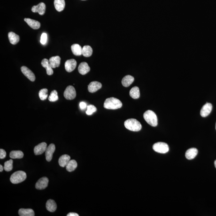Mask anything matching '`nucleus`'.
<instances>
[{
  "mask_svg": "<svg viewBox=\"0 0 216 216\" xmlns=\"http://www.w3.org/2000/svg\"><path fill=\"white\" fill-rule=\"evenodd\" d=\"M122 103L118 99L114 97L107 99L104 102V107L108 109L115 110L122 107Z\"/></svg>",
  "mask_w": 216,
  "mask_h": 216,
  "instance_id": "1",
  "label": "nucleus"
},
{
  "mask_svg": "<svg viewBox=\"0 0 216 216\" xmlns=\"http://www.w3.org/2000/svg\"><path fill=\"white\" fill-rule=\"evenodd\" d=\"M124 125L126 128L132 131H139L142 128L141 123L138 120L134 119H128L126 120L124 123Z\"/></svg>",
  "mask_w": 216,
  "mask_h": 216,
  "instance_id": "2",
  "label": "nucleus"
},
{
  "mask_svg": "<svg viewBox=\"0 0 216 216\" xmlns=\"http://www.w3.org/2000/svg\"><path fill=\"white\" fill-rule=\"evenodd\" d=\"M145 121L152 127H156L158 125V120L156 114L153 111L148 110L143 115Z\"/></svg>",
  "mask_w": 216,
  "mask_h": 216,
  "instance_id": "3",
  "label": "nucleus"
},
{
  "mask_svg": "<svg viewBox=\"0 0 216 216\" xmlns=\"http://www.w3.org/2000/svg\"><path fill=\"white\" fill-rule=\"evenodd\" d=\"M26 178V173L23 171H17L11 175L10 181L13 184L20 183L25 181Z\"/></svg>",
  "mask_w": 216,
  "mask_h": 216,
  "instance_id": "4",
  "label": "nucleus"
},
{
  "mask_svg": "<svg viewBox=\"0 0 216 216\" xmlns=\"http://www.w3.org/2000/svg\"><path fill=\"white\" fill-rule=\"evenodd\" d=\"M153 149L156 152L165 154L169 150V147L167 144L163 142H158L155 143L153 147Z\"/></svg>",
  "mask_w": 216,
  "mask_h": 216,
  "instance_id": "5",
  "label": "nucleus"
},
{
  "mask_svg": "<svg viewBox=\"0 0 216 216\" xmlns=\"http://www.w3.org/2000/svg\"><path fill=\"white\" fill-rule=\"evenodd\" d=\"M64 96L65 98L67 100L74 99L76 96V92L75 88L73 86H68L64 93Z\"/></svg>",
  "mask_w": 216,
  "mask_h": 216,
  "instance_id": "6",
  "label": "nucleus"
},
{
  "mask_svg": "<svg viewBox=\"0 0 216 216\" xmlns=\"http://www.w3.org/2000/svg\"><path fill=\"white\" fill-rule=\"evenodd\" d=\"M49 181V179L47 177H43L41 178L36 183V188L39 190L45 189L47 187Z\"/></svg>",
  "mask_w": 216,
  "mask_h": 216,
  "instance_id": "7",
  "label": "nucleus"
},
{
  "mask_svg": "<svg viewBox=\"0 0 216 216\" xmlns=\"http://www.w3.org/2000/svg\"><path fill=\"white\" fill-rule=\"evenodd\" d=\"M55 150V146L54 144H50L47 147L45 151L46 159L48 162H50L52 159L53 154Z\"/></svg>",
  "mask_w": 216,
  "mask_h": 216,
  "instance_id": "8",
  "label": "nucleus"
},
{
  "mask_svg": "<svg viewBox=\"0 0 216 216\" xmlns=\"http://www.w3.org/2000/svg\"><path fill=\"white\" fill-rule=\"evenodd\" d=\"M77 63L74 59L68 60L65 63V69L69 73L74 71L76 67Z\"/></svg>",
  "mask_w": 216,
  "mask_h": 216,
  "instance_id": "9",
  "label": "nucleus"
},
{
  "mask_svg": "<svg viewBox=\"0 0 216 216\" xmlns=\"http://www.w3.org/2000/svg\"><path fill=\"white\" fill-rule=\"evenodd\" d=\"M21 71L23 74L28 78L31 81L33 82L35 80V77L34 73L28 68L25 66H23L21 67Z\"/></svg>",
  "mask_w": 216,
  "mask_h": 216,
  "instance_id": "10",
  "label": "nucleus"
},
{
  "mask_svg": "<svg viewBox=\"0 0 216 216\" xmlns=\"http://www.w3.org/2000/svg\"><path fill=\"white\" fill-rule=\"evenodd\" d=\"M212 104L210 103H207L203 106L201 110V115L203 117H205L208 116L212 111Z\"/></svg>",
  "mask_w": 216,
  "mask_h": 216,
  "instance_id": "11",
  "label": "nucleus"
},
{
  "mask_svg": "<svg viewBox=\"0 0 216 216\" xmlns=\"http://www.w3.org/2000/svg\"><path fill=\"white\" fill-rule=\"evenodd\" d=\"M31 11L33 12H38L39 14L42 15H44L46 11V5L44 3H41L32 8Z\"/></svg>",
  "mask_w": 216,
  "mask_h": 216,
  "instance_id": "12",
  "label": "nucleus"
},
{
  "mask_svg": "<svg viewBox=\"0 0 216 216\" xmlns=\"http://www.w3.org/2000/svg\"><path fill=\"white\" fill-rule=\"evenodd\" d=\"M47 144L45 142L40 143L38 145L36 146L34 148V154L36 155L42 154L46 150Z\"/></svg>",
  "mask_w": 216,
  "mask_h": 216,
  "instance_id": "13",
  "label": "nucleus"
},
{
  "mask_svg": "<svg viewBox=\"0 0 216 216\" xmlns=\"http://www.w3.org/2000/svg\"><path fill=\"white\" fill-rule=\"evenodd\" d=\"M102 87V84L97 81H93L90 82L88 85V89L89 92H96Z\"/></svg>",
  "mask_w": 216,
  "mask_h": 216,
  "instance_id": "14",
  "label": "nucleus"
},
{
  "mask_svg": "<svg viewBox=\"0 0 216 216\" xmlns=\"http://www.w3.org/2000/svg\"><path fill=\"white\" fill-rule=\"evenodd\" d=\"M90 71V68L86 62H82L78 67V71L80 74L85 75Z\"/></svg>",
  "mask_w": 216,
  "mask_h": 216,
  "instance_id": "15",
  "label": "nucleus"
},
{
  "mask_svg": "<svg viewBox=\"0 0 216 216\" xmlns=\"http://www.w3.org/2000/svg\"><path fill=\"white\" fill-rule=\"evenodd\" d=\"M41 65L45 68L46 70L47 73L48 75H51L53 74V68L49 64V60L47 58H44L42 60L41 62Z\"/></svg>",
  "mask_w": 216,
  "mask_h": 216,
  "instance_id": "16",
  "label": "nucleus"
},
{
  "mask_svg": "<svg viewBox=\"0 0 216 216\" xmlns=\"http://www.w3.org/2000/svg\"><path fill=\"white\" fill-rule=\"evenodd\" d=\"M24 20L33 29H39L41 26V23L37 20H33L29 18H25Z\"/></svg>",
  "mask_w": 216,
  "mask_h": 216,
  "instance_id": "17",
  "label": "nucleus"
},
{
  "mask_svg": "<svg viewBox=\"0 0 216 216\" xmlns=\"http://www.w3.org/2000/svg\"><path fill=\"white\" fill-rule=\"evenodd\" d=\"M61 60L59 56L51 57L49 60V64L53 69L58 67L60 65Z\"/></svg>",
  "mask_w": 216,
  "mask_h": 216,
  "instance_id": "18",
  "label": "nucleus"
},
{
  "mask_svg": "<svg viewBox=\"0 0 216 216\" xmlns=\"http://www.w3.org/2000/svg\"><path fill=\"white\" fill-rule=\"evenodd\" d=\"M198 152V151L196 148H190L186 151L185 157L188 160L193 159L197 155Z\"/></svg>",
  "mask_w": 216,
  "mask_h": 216,
  "instance_id": "19",
  "label": "nucleus"
},
{
  "mask_svg": "<svg viewBox=\"0 0 216 216\" xmlns=\"http://www.w3.org/2000/svg\"><path fill=\"white\" fill-rule=\"evenodd\" d=\"M70 159H71V157L68 155H63L60 157L58 159V164L61 167H65L68 163Z\"/></svg>",
  "mask_w": 216,
  "mask_h": 216,
  "instance_id": "20",
  "label": "nucleus"
},
{
  "mask_svg": "<svg viewBox=\"0 0 216 216\" xmlns=\"http://www.w3.org/2000/svg\"><path fill=\"white\" fill-rule=\"evenodd\" d=\"M54 3L55 8L58 12H61L65 9V0H55Z\"/></svg>",
  "mask_w": 216,
  "mask_h": 216,
  "instance_id": "21",
  "label": "nucleus"
},
{
  "mask_svg": "<svg viewBox=\"0 0 216 216\" xmlns=\"http://www.w3.org/2000/svg\"><path fill=\"white\" fill-rule=\"evenodd\" d=\"M8 37L10 43L12 45H16L19 42L20 37L19 35L12 32L8 33Z\"/></svg>",
  "mask_w": 216,
  "mask_h": 216,
  "instance_id": "22",
  "label": "nucleus"
},
{
  "mask_svg": "<svg viewBox=\"0 0 216 216\" xmlns=\"http://www.w3.org/2000/svg\"><path fill=\"white\" fill-rule=\"evenodd\" d=\"M134 81V78L131 75H127L124 77L122 80V84L125 87H129Z\"/></svg>",
  "mask_w": 216,
  "mask_h": 216,
  "instance_id": "23",
  "label": "nucleus"
},
{
  "mask_svg": "<svg viewBox=\"0 0 216 216\" xmlns=\"http://www.w3.org/2000/svg\"><path fill=\"white\" fill-rule=\"evenodd\" d=\"M47 209L50 212H54L57 209V206L55 202L52 199H49L47 202Z\"/></svg>",
  "mask_w": 216,
  "mask_h": 216,
  "instance_id": "24",
  "label": "nucleus"
},
{
  "mask_svg": "<svg viewBox=\"0 0 216 216\" xmlns=\"http://www.w3.org/2000/svg\"><path fill=\"white\" fill-rule=\"evenodd\" d=\"M71 50L73 54L76 56H80L82 55V49L80 45L74 44L71 46Z\"/></svg>",
  "mask_w": 216,
  "mask_h": 216,
  "instance_id": "25",
  "label": "nucleus"
},
{
  "mask_svg": "<svg viewBox=\"0 0 216 216\" xmlns=\"http://www.w3.org/2000/svg\"><path fill=\"white\" fill-rule=\"evenodd\" d=\"M19 214L20 216H34V211L31 209H20L19 211Z\"/></svg>",
  "mask_w": 216,
  "mask_h": 216,
  "instance_id": "26",
  "label": "nucleus"
},
{
  "mask_svg": "<svg viewBox=\"0 0 216 216\" xmlns=\"http://www.w3.org/2000/svg\"><path fill=\"white\" fill-rule=\"evenodd\" d=\"M77 163L76 161L74 160H70L66 166V168L68 171L71 172L74 171V170L77 168Z\"/></svg>",
  "mask_w": 216,
  "mask_h": 216,
  "instance_id": "27",
  "label": "nucleus"
},
{
  "mask_svg": "<svg viewBox=\"0 0 216 216\" xmlns=\"http://www.w3.org/2000/svg\"><path fill=\"white\" fill-rule=\"evenodd\" d=\"M24 154L20 150H12L10 153V158L12 159H20L23 158Z\"/></svg>",
  "mask_w": 216,
  "mask_h": 216,
  "instance_id": "28",
  "label": "nucleus"
},
{
  "mask_svg": "<svg viewBox=\"0 0 216 216\" xmlns=\"http://www.w3.org/2000/svg\"><path fill=\"white\" fill-rule=\"evenodd\" d=\"M130 95L132 98L134 99H139L140 97V91L139 87H134L131 89L129 92Z\"/></svg>",
  "mask_w": 216,
  "mask_h": 216,
  "instance_id": "29",
  "label": "nucleus"
},
{
  "mask_svg": "<svg viewBox=\"0 0 216 216\" xmlns=\"http://www.w3.org/2000/svg\"><path fill=\"white\" fill-rule=\"evenodd\" d=\"M93 53L92 48L90 46H84L82 49V55L85 57H89Z\"/></svg>",
  "mask_w": 216,
  "mask_h": 216,
  "instance_id": "30",
  "label": "nucleus"
},
{
  "mask_svg": "<svg viewBox=\"0 0 216 216\" xmlns=\"http://www.w3.org/2000/svg\"><path fill=\"white\" fill-rule=\"evenodd\" d=\"M48 95V90L47 88H43L39 92V97L41 100L46 99Z\"/></svg>",
  "mask_w": 216,
  "mask_h": 216,
  "instance_id": "31",
  "label": "nucleus"
},
{
  "mask_svg": "<svg viewBox=\"0 0 216 216\" xmlns=\"http://www.w3.org/2000/svg\"><path fill=\"white\" fill-rule=\"evenodd\" d=\"M13 161L12 159H10L9 161H7L4 164V169L7 172L10 171L12 170L13 166Z\"/></svg>",
  "mask_w": 216,
  "mask_h": 216,
  "instance_id": "32",
  "label": "nucleus"
},
{
  "mask_svg": "<svg viewBox=\"0 0 216 216\" xmlns=\"http://www.w3.org/2000/svg\"><path fill=\"white\" fill-rule=\"evenodd\" d=\"M58 97L57 90H54L52 91L49 97V100L50 102H55L58 100Z\"/></svg>",
  "mask_w": 216,
  "mask_h": 216,
  "instance_id": "33",
  "label": "nucleus"
},
{
  "mask_svg": "<svg viewBox=\"0 0 216 216\" xmlns=\"http://www.w3.org/2000/svg\"><path fill=\"white\" fill-rule=\"evenodd\" d=\"M96 108L94 105L90 104L87 107V110L86 111V113L88 115H92L93 113L96 112Z\"/></svg>",
  "mask_w": 216,
  "mask_h": 216,
  "instance_id": "34",
  "label": "nucleus"
},
{
  "mask_svg": "<svg viewBox=\"0 0 216 216\" xmlns=\"http://www.w3.org/2000/svg\"><path fill=\"white\" fill-rule=\"evenodd\" d=\"M47 35L46 33H43L41 36L40 42L42 45H45L47 42Z\"/></svg>",
  "mask_w": 216,
  "mask_h": 216,
  "instance_id": "35",
  "label": "nucleus"
},
{
  "mask_svg": "<svg viewBox=\"0 0 216 216\" xmlns=\"http://www.w3.org/2000/svg\"><path fill=\"white\" fill-rule=\"evenodd\" d=\"M6 156V152L4 149H0V158L1 159H3L5 158Z\"/></svg>",
  "mask_w": 216,
  "mask_h": 216,
  "instance_id": "36",
  "label": "nucleus"
},
{
  "mask_svg": "<svg viewBox=\"0 0 216 216\" xmlns=\"http://www.w3.org/2000/svg\"><path fill=\"white\" fill-rule=\"evenodd\" d=\"M79 107L81 110H84L87 107V104L85 102H80L79 104Z\"/></svg>",
  "mask_w": 216,
  "mask_h": 216,
  "instance_id": "37",
  "label": "nucleus"
},
{
  "mask_svg": "<svg viewBox=\"0 0 216 216\" xmlns=\"http://www.w3.org/2000/svg\"><path fill=\"white\" fill-rule=\"evenodd\" d=\"M67 216H79V215L74 212H70L66 215Z\"/></svg>",
  "mask_w": 216,
  "mask_h": 216,
  "instance_id": "38",
  "label": "nucleus"
},
{
  "mask_svg": "<svg viewBox=\"0 0 216 216\" xmlns=\"http://www.w3.org/2000/svg\"><path fill=\"white\" fill-rule=\"evenodd\" d=\"M3 166H2V165H0V172H1L3 171Z\"/></svg>",
  "mask_w": 216,
  "mask_h": 216,
  "instance_id": "39",
  "label": "nucleus"
},
{
  "mask_svg": "<svg viewBox=\"0 0 216 216\" xmlns=\"http://www.w3.org/2000/svg\"><path fill=\"white\" fill-rule=\"evenodd\" d=\"M215 165L216 168V160H215Z\"/></svg>",
  "mask_w": 216,
  "mask_h": 216,
  "instance_id": "40",
  "label": "nucleus"
},
{
  "mask_svg": "<svg viewBox=\"0 0 216 216\" xmlns=\"http://www.w3.org/2000/svg\"></svg>",
  "mask_w": 216,
  "mask_h": 216,
  "instance_id": "41",
  "label": "nucleus"
},
{
  "mask_svg": "<svg viewBox=\"0 0 216 216\" xmlns=\"http://www.w3.org/2000/svg\"><path fill=\"white\" fill-rule=\"evenodd\" d=\"M82 1H85V0H82Z\"/></svg>",
  "mask_w": 216,
  "mask_h": 216,
  "instance_id": "42",
  "label": "nucleus"
}]
</instances>
